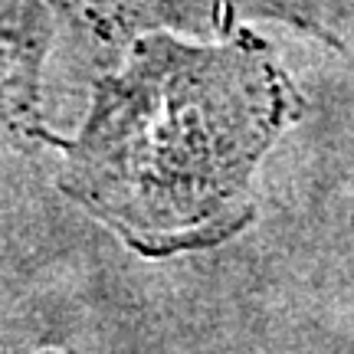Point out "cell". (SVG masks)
Segmentation results:
<instances>
[{
    "instance_id": "obj_1",
    "label": "cell",
    "mask_w": 354,
    "mask_h": 354,
    "mask_svg": "<svg viewBox=\"0 0 354 354\" xmlns=\"http://www.w3.org/2000/svg\"><path fill=\"white\" fill-rule=\"evenodd\" d=\"M289 115L292 86L259 39L148 33L95 86L63 184L145 253L203 243Z\"/></svg>"
},
{
    "instance_id": "obj_2",
    "label": "cell",
    "mask_w": 354,
    "mask_h": 354,
    "mask_svg": "<svg viewBox=\"0 0 354 354\" xmlns=\"http://www.w3.org/2000/svg\"><path fill=\"white\" fill-rule=\"evenodd\" d=\"M88 10L118 26L148 24H216L243 7H289L299 0H86Z\"/></svg>"
},
{
    "instance_id": "obj_3",
    "label": "cell",
    "mask_w": 354,
    "mask_h": 354,
    "mask_svg": "<svg viewBox=\"0 0 354 354\" xmlns=\"http://www.w3.org/2000/svg\"><path fill=\"white\" fill-rule=\"evenodd\" d=\"M39 50V0H0V109L30 88Z\"/></svg>"
},
{
    "instance_id": "obj_4",
    "label": "cell",
    "mask_w": 354,
    "mask_h": 354,
    "mask_svg": "<svg viewBox=\"0 0 354 354\" xmlns=\"http://www.w3.org/2000/svg\"><path fill=\"white\" fill-rule=\"evenodd\" d=\"M342 3H344V7H348V13H351V17H354V0H342Z\"/></svg>"
}]
</instances>
